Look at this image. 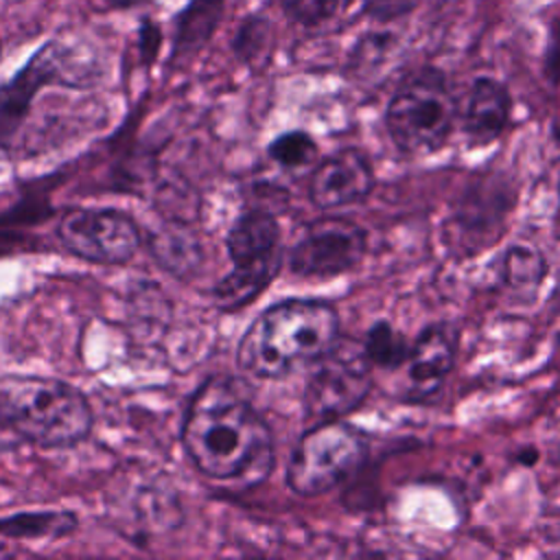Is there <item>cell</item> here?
<instances>
[{
	"label": "cell",
	"mask_w": 560,
	"mask_h": 560,
	"mask_svg": "<svg viewBox=\"0 0 560 560\" xmlns=\"http://www.w3.org/2000/svg\"><path fill=\"white\" fill-rule=\"evenodd\" d=\"M225 249L232 271L217 282L212 295L221 311L234 313L252 304L280 273L284 249L276 214L265 208L241 212L225 236Z\"/></svg>",
	"instance_id": "cell-4"
},
{
	"label": "cell",
	"mask_w": 560,
	"mask_h": 560,
	"mask_svg": "<svg viewBox=\"0 0 560 560\" xmlns=\"http://www.w3.org/2000/svg\"><path fill=\"white\" fill-rule=\"evenodd\" d=\"M374 184L376 175L368 153L357 147H343L313 168L308 199L317 210H337L368 199Z\"/></svg>",
	"instance_id": "cell-11"
},
{
	"label": "cell",
	"mask_w": 560,
	"mask_h": 560,
	"mask_svg": "<svg viewBox=\"0 0 560 560\" xmlns=\"http://www.w3.org/2000/svg\"><path fill=\"white\" fill-rule=\"evenodd\" d=\"M109 9H131V7H138L140 2L144 0H103Z\"/></svg>",
	"instance_id": "cell-26"
},
{
	"label": "cell",
	"mask_w": 560,
	"mask_h": 560,
	"mask_svg": "<svg viewBox=\"0 0 560 560\" xmlns=\"http://www.w3.org/2000/svg\"><path fill=\"white\" fill-rule=\"evenodd\" d=\"M361 348L372 370H398L407 363L411 341L387 319H378L368 328Z\"/></svg>",
	"instance_id": "cell-19"
},
{
	"label": "cell",
	"mask_w": 560,
	"mask_h": 560,
	"mask_svg": "<svg viewBox=\"0 0 560 560\" xmlns=\"http://www.w3.org/2000/svg\"><path fill=\"white\" fill-rule=\"evenodd\" d=\"M96 77L98 72L94 63L79 59L70 44L48 39L9 81L0 85V147L13 140L42 88L63 85L83 90L92 85Z\"/></svg>",
	"instance_id": "cell-7"
},
{
	"label": "cell",
	"mask_w": 560,
	"mask_h": 560,
	"mask_svg": "<svg viewBox=\"0 0 560 560\" xmlns=\"http://www.w3.org/2000/svg\"><path fill=\"white\" fill-rule=\"evenodd\" d=\"M368 252V234L361 225L326 217L306 228L289 249V271L304 280H332L361 265Z\"/></svg>",
	"instance_id": "cell-10"
},
{
	"label": "cell",
	"mask_w": 560,
	"mask_h": 560,
	"mask_svg": "<svg viewBox=\"0 0 560 560\" xmlns=\"http://www.w3.org/2000/svg\"><path fill=\"white\" fill-rule=\"evenodd\" d=\"M457 116L446 77L438 68L409 74L392 94L385 127L392 142L411 155L433 153L448 142Z\"/></svg>",
	"instance_id": "cell-5"
},
{
	"label": "cell",
	"mask_w": 560,
	"mask_h": 560,
	"mask_svg": "<svg viewBox=\"0 0 560 560\" xmlns=\"http://www.w3.org/2000/svg\"><path fill=\"white\" fill-rule=\"evenodd\" d=\"M372 392V365L361 343L341 339L315 363L304 387V418L341 420L357 411Z\"/></svg>",
	"instance_id": "cell-8"
},
{
	"label": "cell",
	"mask_w": 560,
	"mask_h": 560,
	"mask_svg": "<svg viewBox=\"0 0 560 560\" xmlns=\"http://www.w3.org/2000/svg\"><path fill=\"white\" fill-rule=\"evenodd\" d=\"M547 271V258L529 243L508 245L499 258V282L514 300L536 298Z\"/></svg>",
	"instance_id": "cell-16"
},
{
	"label": "cell",
	"mask_w": 560,
	"mask_h": 560,
	"mask_svg": "<svg viewBox=\"0 0 560 560\" xmlns=\"http://www.w3.org/2000/svg\"><path fill=\"white\" fill-rule=\"evenodd\" d=\"M457 357V332L448 324H429L411 341L407 363L409 400L435 396L451 374Z\"/></svg>",
	"instance_id": "cell-13"
},
{
	"label": "cell",
	"mask_w": 560,
	"mask_h": 560,
	"mask_svg": "<svg viewBox=\"0 0 560 560\" xmlns=\"http://www.w3.org/2000/svg\"><path fill=\"white\" fill-rule=\"evenodd\" d=\"M0 55H2V44H0Z\"/></svg>",
	"instance_id": "cell-27"
},
{
	"label": "cell",
	"mask_w": 560,
	"mask_h": 560,
	"mask_svg": "<svg viewBox=\"0 0 560 560\" xmlns=\"http://www.w3.org/2000/svg\"><path fill=\"white\" fill-rule=\"evenodd\" d=\"M77 527L68 510H39L0 516V536L7 538H61Z\"/></svg>",
	"instance_id": "cell-18"
},
{
	"label": "cell",
	"mask_w": 560,
	"mask_h": 560,
	"mask_svg": "<svg viewBox=\"0 0 560 560\" xmlns=\"http://www.w3.org/2000/svg\"><path fill=\"white\" fill-rule=\"evenodd\" d=\"M368 453L365 433L343 418L315 422L289 455L287 486L306 499L326 494L359 472Z\"/></svg>",
	"instance_id": "cell-6"
},
{
	"label": "cell",
	"mask_w": 560,
	"mask_h": 560,
	"mask_svg": "<svg viewBox=\"0 0 560 560\" xmlns=\"http://www.w3.org/2000/svg\"><path fill=\"white\" fill-rule=\"evenodd\" d=\"M182 444L192 466L210 479L256 486L273 468L271 429L230 376H212L192 394Z\"/></svg>",
	"instance_id": "cell-1"
},
{
	"label": "cell",
	"mask_w": 560,
	"mask_h": 560,
	"mask_svg": "<svg viewBox=\"0 0 560 560\" xmlns=\"http://www.w3.org/2000/svg\"><path fill=\"white\" fill-rule=\"evenodd\" d=\"M545 74L547 81L560 90V2L551 7L547 24V46H545Z\"/></svg>",
	"instance_id": "cell-23"
},
{
	"label": "cell",
	"mask_w": 560,
	"mask_h": 560,
	"mask_svg": "<svg viewBox=\"0 0 560 560\" xmlns=\"http://www.w3.org/2000/svg\"><path fill=\"white\" fill-rule=\"evenodd\" d=\"M225 13V0H188L173 20V61L195 57L217 33Z\"/></svg>",
	"instance_id": "cell-15"
},
{
	"label": "cell",
	"mask_w": 560,
	"mask_h": 560,
	"mask_svg": "<svg viewBox=\"0 0 560 560\" xmlns=\"http://www.w3.org/2000/svg\"><path fill=\"white\" fill-rule=\"evenodd\" d=\"M57 238L72 256L94 265H125L142 236L131 217L114 208H74L57 223Z\"/></svg>",
	"instance_id": "cell-9"
},
{
	"label": "cell",
	"mask_w": 560,
	"mask_h": 560,
	"mask_svg": "<svg viewBox=\"0 0 560 560\" xmlns=\"http://www.w3.org/2000/svg\"><path fill=\"white\" fill-rule=\"evenodd\" d=\"M267 155L273 164H278L284 171H300V168L311 166L317 160L319 147L308 131L291 129V131L276 136L269 142Z\"/></svg>",
	"instance_id": "cell-20"
},
{
	"label": "cell",
	"mask_w": 560,
	"mask_h": 560,
	"mask_svg": "<svg viewBox=\"0 0 560 560\" xmlns=\"http://www.w3.org/2000/svg\"><path fill=\"white\" fill-rule=\"evenodd\" d=\"M151 254L173 276L195 273L203 260L199 238L188 228H164L151 238Z\"/></svg>",
	"instance_id": "cell-17"
},
{
	"label": "cell",
	"mask_w": 560,
	"mask_h": 560,
	"mask_svg": "<svg viewBox=\"0 0 560 560\" xmlns=\"http://www.w3.org/2000/svg\"><path fill=\"white\" fill-rule=\"evenodd\" d=\"M512 118V94L494 77H477L468 90L462 129L472 147H488L501 138Z\"/></svg>",
	"instance_id": "cell-14"
},
{
	"label": "cell",
	"mask_w": 560,
	"mask_h": 560,
	"mask_svg": "<svg viewBox=\"0 0 560 560\" xmlns=\"http://www.w3.org/2000/svg\"><path fill=\"white\" fill-rule=\"evenodd\" d=\"M0 424L39 448H68L83 442L94 424L81 389L48 376L0 381Z\"/></svg>",
	"instance_id": "cell-3"
},
{
	"label": "cell",
	"mask_w": 560,
	"mask_h": 560,
	"mask_svg": "<svg viewBox=\"0 0 560 560\" xmlns=\"http://www.w3.org/2000/svg\"><path fill=\"white\" fill-rule=\"evenodd\" d=\"M514 206V192L499 177H483L470 186L455 208V236L462 247L479 252L501 232L505 217Z\"/></svg>",
	"instance_id": "cell-12"
},
{
	"label": "cell",
	"mask_w": 560,
	"mask_h": 560,
	"mask_svg": "<svg viewBox=\"0 0 560 560\" xmlns=\"http://www.w3.org/2000/svg\"><path fill=\"white\" fill-rule=\"evenodd\" d=\"M273 24L262 15L245 18L232 39L234 55L245 63L265 61L273 48Z\"/></svg>",
	"instance_id": "cell-21"
},
{
	"label": "cell",
	"mask_w": 560,
	"mask_h": 560,
	"mask_svg": "<svg viewBox=\"0 0 560 560\" xmlns=\"http://www.w3.org/2000/svg\"><path fill=\"white\" fill-rule=\"evenodd\" d=\"M339 337V313L332 304L315 298L280 300L247 326L236 346V363L256 378H287L315 365Z\"/></svg>",
	"instance_id": "cell-2"
},
{
	"label": "cell",
	"mask_w": 560,
	"mask_h": 560,
	"mask_svg": "<svg viewBox=\"0 0 560 560\" xmlns=\"http://www.w3.org/2000/svg\"><path fill=\"white\" fill-rule=\"evenodd\" d=\"M160 44H162V31H160V24H155L153 20L144 18L142 20V28H140V52H142V59L147 63H151L160 50Z\"/></svg>",
	"instance_id": "cell-25"
},
{
	"label": "cell",
	"mask_w": 560,
	"mask_h": 560,
	"mask_svg": "<svg viewBox=\"0 0 560 560\" xmlns=\"http://www.w3.org/2000/svg\"><path fill=\"white\" fill-rule=\"evenodd\" d=\"M416 4L418 0H363L361 9L370 20L378 24H387L411 13Z\"/></svg>",
	"instance_id": "cell-24"
},
{
	"label": "cell",
	"mask_w": 560,
	"mask_h": 560,
	"mask_svg": "<svg viewBox=\"0 0 560 560\" xmlns=\"http://www.w3.org/2000/svg\"><path fill=\"white\" fill-rule=\"evenodd\" d=\"M284 15L300 26H319L330 20L339 0H280Z\"/></svg>",
	"instance_id": "cell-22"
}]
</instances>
